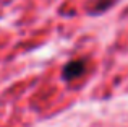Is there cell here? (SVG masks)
Masks as SVG:
<instances>
[{"label":"cell","mask_w":128,"mask_h":127,"mask_svg":"<svg viewBox=\"0 0 128 127\" xmlns=\"http://www.w3.org/2000/svg\"><path fill=\"white\" fill-rule=\"evenodd\" d=\"M86 72V60L84 59H73V60L66 62L62 69V78L65 82H72L75 78L83 77Z\"/></svg>","instance_id":"cell-1"},{"label":"cell","mask_w":128,"mask_h":127,"mask_svg":"<svg viewBox=\"0 0 128 127\" xmlns=\"http://www.w3.org/2000/svg\"><path fill=\"white\" fill-rule=\"evenodd\" d=\"M112 5H115V0H96L94 3V8L91 10V13H100L109 10Z\"/></svg>","instance_id":"cell-2"}]
</instances>
